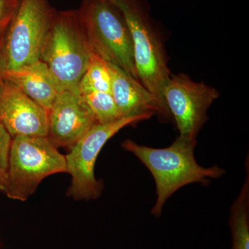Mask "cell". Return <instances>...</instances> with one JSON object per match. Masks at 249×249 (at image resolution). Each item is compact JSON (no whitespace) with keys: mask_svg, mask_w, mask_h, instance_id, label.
<instances>
[{"mask_svg":"<svg viewBox=\"0 0 249 249\" xmlns=\"http://www.w3.org/2000/svg\"><path fill=\"white\" fill-rule=\"evenodd\" d=\"M219 96L217 90L193 81L185 74L170 76L163 97L179 131V138L196 142V136L207 121L208 109Z\"/></svg>","mask_w":249,"mask_h":249,"instance_id":"8","label":"cell"},{"mask_svg":"<svg viewBox=\"0 0 249 249\" xmlns=\"http://www.w3.org/2000/svg\"><path fill=\"white\" fill-rule=\"evenodd\" d=\"M107 65L111 78V94L123 117L149 113L163 116L155 96L139 80L114 64L107 62Z\"/></svg>","mask_w":249,"mask_h":249,"instance_id":"11","label":"cell"},{"mask_svg":"<svg viewBox=\"0 0 249 249\" xmlns=\"http://www.w3.org/2000/svg\"><path fill=\"white\" fill-rule=\"evenodd\" d=\"M154 114L124 117L109 124H97L71 147L66 156L67 172L71 176L69 196L75 199H95L101 196L103 184L96 179L94 168L106 142L126 126L150 119Z\"/></svg>","mask_w":249,"mask_h":249,"instance_id":"7","label":"cell"},{"mask_svg":"<svg viewBox=\"0 0 249 249\" xmlns=\"http://www.w3.org/2000/svg\"><path fill=\"white\" fill-rule=\"evenodd\" d=\"M93 52L80 26L77 10L56 11L40 54L62 90L78 86Z\"/></svg>","mask_w":249,"mask_h":249,"instance_id":"2","label":"cell"},{"mask_svg":"<svg viewBox=\"0 0 249 249\" xmlns=\"http://www.w3.org/2000/svg\"><path fill=\"white\" fill-rule=\"evenodd\" d=\"M77 13L93 53L139 80L130 33L120 11L109 0H83Z\"/></svg>","mask_w":249,"mask_h":249,"instance_id":"3","label":"cell"},{"mask_svg":"<svg viewBox=\"0 0 249 249\" xmlns=\"http://www.w3.org/2000/svg\"><path fill=\"white\" fill-rule=\"evenodd\" d=\"M124 16L132 38L138 79L155 96L163 117L170 115L163 97L169 80L164 47L134 0H109Z\"/></svg>","mask_w":249,"mask_h":249,"instance_id":"6","label":"cell"},{"mask_svg":"<svg viewBox=\"0 0 249 249\" xmlns=\"http://www.w3.org/2000/svg\"><path fill=\"white\" fill-rule=\"evenodd\" d=\"M111 78L107 62L93 53L89 65L80 80V93L103 91L111 93Z\"/></svg>","mask_w":249,"mask_h":249,"instance_id":"14","label":"cell"},{"mask_svg":"<svg viewBox=\"0 0 249 249\" xmlns=\"http://www.w3.org/2000/svg\"><path fill=\"white\" fill-rule=\"evenodd\" d=\"M55 11L48 0H20L0 49V71H12L40 61Z\"/></svg>","mask_w":249,"mask_h":249,"instance_id":"5","label":"cell"},{"mask_svg":"<svg viewBox=\"0 0 249 249\" xmlns=\"http://www.w3.org/2000/svg\"><path fill=\"white\" fill-rule=\"evenodd\" d=\"M1 81H2V78H1V71H0V84H1Z\"/></svg>","mask_w":249,"mask_h":249,"instance_id":"18","label":"cell"},{"mask_svg":"<svg viewBox=\"0 0 249 249\" xmlns=\"http://www.w3.org/2000/svg\"><path fill=\"white\" fill-rule=\"evenodd\" d=\"M80 94L92 111L98 124H109L124 118L119 112L111 93L89 91Z\"/></svg>","mask_w":249,"mask_h":249,"instance_id":"15","label":"cell"},{"mask_svg":"<svg viewBox=\"0 0 249 249\" xmlns=\"http://www.w3.org/2000/svg\"><path fill=\"white\" fill-rule=\"evenodd\" d=\"M20 0H0V33L6 35Z\"/></svg>","mask_w":249,"mask_h":249,"instance_id":"17","label":"cell"},{"mask_svg":"<svg viewBox=\"0 0 249 249\" xmlns=\"http://www.w3.org/2000/svg\"><path fill=\"white\" fill-rule=\"evenodd\" d=\"M79 90H63L48 111V135L54 145L71 148L97 124Z\"/></svg>","mask_w":249,"mask_h":249,"instance_id":"9","label":"cell"},{"mask_svg":"<svg viewBox=\"0 0 249 249\" xmlns=\"http://www.w3.org/2000/svg\"><path fill=\"white\" fill-rule=\"evenodd\" d=\"M0 123L12 139L48 135V111L3 79L0 84Z\"/></svg>","mask_w":249,"mask_h":249,"instance_id":"10","label":"cell"},{"mask_svg":"<svg viewBox=\"0 0 249 249\" xmlns=\"http://www.w3.org/2000/svg\"><path fill=\"white\" fill-rule=\"evenodd\" d=\"M12 137L0 123V191L4 192Z\"/></svg>","mask_w":249,"mask_h":249,"instance_id":"16","label":"cell"},{"mask_svg":"<svg viewBox=\"0 0 249 249\" xmlns=\"http://www.w3.org/2000/svg\"><path fill=\"white\" fill-rule=\"evenodd\" d=\"M66 172L65 156L48 137H15L11 142L4 193L10 199L26 201L42 180Z\"/></svg>","mask_w":249,"mask_h":249,"instance_id":"4","label":"cell"},{"mask_svg":"<svg viewBox=\"0 0 249 249\" xmlns=\"http://www.w3.org/2000/svg\"><path fill=\"white\" fill-rule=\"evenodd\" d=\"M1 75L3 80L16 85L47 111L63 91L48 67L40 60L15 71L3 72Z\"/></svg>","mask_w":249,"mask_h":249,"instance_id":"12","label":"cell"},{"mask_svg":"<svg viewBox=\"0 0 249 249\" xmlns=\"http://www.w3.org/2000/svg\"><path fill=\"white\" fill-rule=\"evenodd\" d=\"M196 142L178 137L169 147L155 148L139 145L127 139L122 143L124 150L133 154L152 174L157 190V200L152 214L160 217L167 200L175 192L188 184L209 182L222 177L225 170L217 165L204 168L195 158Z\"/></svg>","mask_w":249,"mask_h":249,"instance_id":"1","label":"cell"},{"mask_svg":"<svg viewBox=\"0 0 249 249\" xmlns=\"http://www.w3.org/2000/svg\"><path fill=\"white\" fill-rule=\"evenodd\" d=\"M249 170L240 194L231 209V249H249Z\"/></svg>","mask_w":249,"mask_h":249,"instance_id":"13","label":"cell"}]
</instances>
